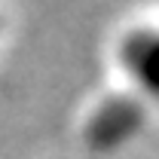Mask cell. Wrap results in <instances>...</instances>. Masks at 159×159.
Returning <instances> with one entry per match:
<instances>
[{
    "label": "cell",
    "mask_w": 159,
    "mask_h": 159,
    "mask_svg": "<svg viewBox=\"0 0 159 159\" xmlns=\"http://www.w3.org/2000/svg\"><path fill=\"white\" fill-rule=\"evenodd\" d=\"M125 70L135 77L147 95L159 98V34L156 31H135L122 43Z\"/></svg>",
    "instance_id": "6da1fadb"
},
{
    "label": "cell",
    "mask_w": 159,
    "mask_h": 159,
    "mask_svg": "<svg viewBox=\"0 0 159 159\" xmlns=\"http://www.w3.org/2000/svg\"><path fill=\"white\" fill-rule=\"evenodd\" d=\"M138 125H141V110L129 101H116V104L101 110L98 122H95V144L113 147L122 138H129Z\"/></svg>",
    "instance_id": "7a4b0ae2"
}]
</instances>
